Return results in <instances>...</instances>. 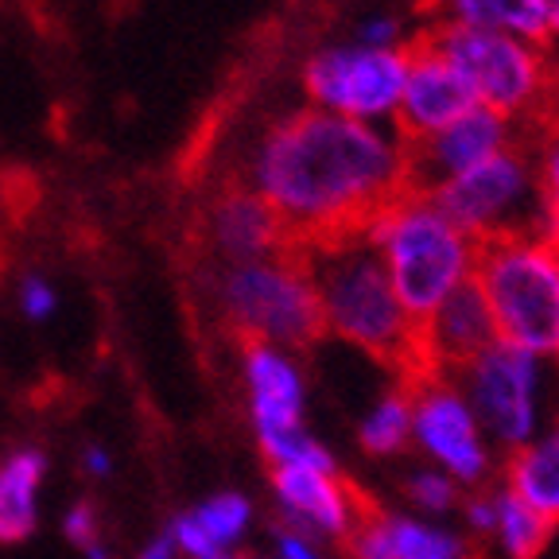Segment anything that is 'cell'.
<instances>
[{"instance_id":"obj_3","label":"cell","mask_w":559,"mask_h":559,"mask_svg":"<svg viewBox=\"0 0 559 559\" xmlns=\"http://www.w3.org/2000/svg\"><path fill=\"white\" fill-rule=\"evenodd\" d=\"M361 234L377 249L396 299L416 323H424L454 288L474 276L478 241L454 226L428 191L408 187L396 194Z\"/></svg>"},{"instance_id":"obj_1","label":"cell","mask_w":559,"mask_h":559,"mask_svg":"<svg viewBox=\"0 0 559 559\" xmlns=\"http://www.w3.org/2000/svg\"><path fill=\"white\" fill-rule=\"evenodd\" d=\"M245 187L272 206L292 245L361 234L408 191V144L396 129L299 109L272 121L245 159Z\"/></svg>"},{"instance_id":"obj_32","label":"cell","mask_w":559,"mask_h":559,"mask_svg":"<svg viewBox=\"0 0 559 559\" xmlns=\"http://www.w3.org/2000/svg\"><path fill=\"white\" fill-rule=\"evenodd\" d=\"M544 12H548V35H559V0H544Z\"/></svg>"},{"instance_id":"obj_17","label":"cell","mask_w":559,"mask_h":559,"mask_svg":"<svg viewBox=\"0 0 559 559\" xmlns=\"http://www.w3.org/2000/svg\"><path fill=\"white\" fill-rule=\"evenodd\" d=\"M249 524H253V501L226 489V493H214V498L183 509L167 528V540L179 559H214L234 551L249 533Z\"/></svg>"},{"instance_id":"obj_19","label":"cell","mask_w":559,"mask_h":559,"mask_svg":"<svg viewBox=\"0 0 559 559\" xmlns=\"http://www.w3.org/2000/svg\"><path fill=\"white\" fill-rule=\"evenodd\" d=\"M443 24L478 27V32H501L513 39L540 44L548 39V12L544 0H439Z\"/></svg>"},{"instance_id":"obj_14","label":"cell","mask_w":559,"mask_h":559,"mask_svg":"<svg viewBox=\"0 0 559 559\" xmlns=\"http://www.w3.org/2000/svg\"><path fill=\"white\" fill-rule=\"evenodd\" d=\"M493 342H498V331H493L489 307L474 280H466L463 288H454L451 296L419 323L424 361H428L431 373L443 377V381L451 373H466Z\"/></svg>"},{"instance_id":"obj_24","label":"cell","mask_w":559,"mask_h":559,"mask_svg":"<svg viewBox=\"0 0 559 559\" xmlns=\"http://www.w3.org/2000/svg\"><path fill=\"white\" fill-rule=\"evenodd\" d=\"M62 536H67L74 548L86 559H109V544H105V524L97 513L94 501H74V506L62 513Z\"/></svg>"},{"instance_id":"obj_27","label":"cell","mask_w":559,"mask_h":559,"mask_svg":"<svg viewBox=\"0 0 559 559\" xmlns=\"http://www.w3.org/2000/svg\"><path fill=\"white\" fill-rule=\"evenodd\" d=\"M272 556L276 559H326L319 540L299 533V528H292V524H276V528H272Z\"/></svg>"},{"instance_id":"obj_35","label":"cell","mask_w":559,"mask_h":559,"mask_svg":"<svg viewBox=\"0 0 559 559\" xmlns=\"http://www.w3.org/2000/svg\"><path fill=\"white\" fill-rule=\"evenodd\" d=\"M556 257H559V241H556Z\"/></svg>"},{"instance_id":"obj_6","label":"cell","mask_w":559,"mask_h":559,"mask_svg":"<svg viewBox=\"0 0 559 559\" xmlns=\"http://www.w3.org/2000/svg\"><path fill=\"white\" fill-rule=\"evenodd\" d=\"M424 44L463 79L471 102L481 109H493L516 124L548 109L551 67L540 44L454 24H439Z\"/></svg>"},{"instance_id":"obj_30","label":"cell","mask_w":559,"mask_h":559,"mask_svg":"<svg viewBox=\"0 0 559 559\" xmlns=\"http://www.w3.org/2000/svg\"><path fill=\"white\" fill-rule=\"evenodd\" d=\"M466 516L478 533H489V528H498V498H474L466 506Z\"/></svg>"},{"instance_id":"obj_8","label":"cell","mask_w":559,"mask_h":559,"mask_svg":"<svg viewBox=\"0 0 559 559\" xmlns=\"http://www.w3.org/2000/svg\"><path fill=\"white\" fill-rule=\"evenodd\" d=\"M404 74H408V47L377 51L346 39V44L319 47L307 59L304 94L307 105L319 114L393 129Z\"/></svg>"},{"instance_id":"obj_29","label":"cell","mask_w":559,"mask_h":559,"mask_svg":"<svg viewBox=\"0 0 559 559\" xmlns=\"http://www.w3.org/2000/svg\"><path fill=\"white\" fill-rule=\"evenodd\" d=\"M79 466H82V474H86V478L102 481V478H109V474H114V454H109V447H102V443H86V447H82V454H79Z\"/></svg>"},{"instance_id":"obj_10","label":"cell","mask_w":559,"mask_h":559,"mask_svg":"<svg viewBox=\"0 0 559 559\" xmlns=\"http://www.w3.org/2000/svg\"><path fill=\"white\" fill-rule=\"evenodd\" d=\"M272 498L280 506V524H292L314 540H346L369 493L338 471L311 466H272Z\"/></svg>"},{"instance_id":"obj_9","label":"cell","mask_w":559,"mask_h":559,"mask_svg":"<svg viewBox=\"0 0 559 559\" xmlns=\"http://www.w3.org/2000/svg\"><path fill=\"white\" fill-rule=\"evenodd\" d=\"M521 144V124L509 117L471 105L463 117H454L436 136L408 144V187L412 191H436L471 167L486 164L498 152Z\"/></svg>"},{"instance_id":"obj_4","label":"cell","mask_w":559,"mask_h":559,"mask_svg":"<svg viewBox=\"0 0 559 559\" xmlns=\"http://www.w3.org/2000/svg\"><path fill=\"white\" fill-rule=\"evenodd\" d=\"M471 280L486 299L498 342L533 358H559V257L548 234L478 241Z\"/></svg>"},{"instance_id":"obj_34","label":"cell","mask_w":559,"mask_h":559,"mask_svg":"<svg viewBox=\"0 0 559 559\" xmlns=\"http://www.w3.org/2000/svg\"><path fill=\"white\" fill-rule=\"evenodd\" d=\"M214 559H253V556H241V551H226V556H214Z\"/></svg>"},{"instance_id":"obj_7","label":"cell","mask_w":559,"mask_h":559,"mask_svg":"<svg viewBox=\"0 0 559 559\" xmlns=\"http://www.w3.org/2000/svg\"><path fill=\"white\" fill-rule=\"evenodd\" d=\"M436 206L474 241L506 234H544L536 159L524 144L498 152L451 183L428 191Z\"/></svg>"},{"instance_id":"obj_28","label":"cell","mask_w":559,"mask_h":559,"mask_svg":"<svg viewBox=\"0 0 559 559\" xmlns=\"http://www.w3.org/2000/svg\"><path fill=\"white\" fill-rule=\"evenodd\" d=\"M408 489H412V498H416L419 506L436 509V513H443V509L454 506V481L443 478V474H416Z\"/></svg>"},{"instance_id":"obj_5","label":"cell","mask_w":559,"mask_h":559,"mask_svg":"<svg viewBox=\"0 0 559 559\" xmlns=\"http://www.w3.org/2000/svg\"><path fill=\"white\" fill-rule=\"evenodd\" d=\"M214 304L241 342L299 354L326 338L314 280L299 249L253 264H226L214 280Z\"/></svg>"},{"instance_id":"obj_33","label":"cell","mask_w":559,"mask_h":559,"mask_svg":"<svg viewBox=\"0 0 559 559\" xmlns=\"http://www.w3.org/2000/svg\"><path fill=\"white\" fill-rule=\"evenodd\" d=\"M548 109L556 114V124H559V79H551V97H548Z\"/></svg>"},{"instance_id":"obj_15","label":"cell","mask_w":559,"mask_h":559,"mask_svg":"<svg viewBox=\"0 0 559 559\" xmlns=\"http://www.w3.org/2000/svg\"><path fill=\"white\" fill-rule=\"evenodd\" d=\"M241 381L257 439L304 428V369L299 358L264 342H241Z\"/></svg>"},{"instance_id":"obj_25","label":"cell","mask_w":559,"mask_h":559,"mask_svg":"<svg viewBox=\"0 0 559 559\" xmlns=\"http://www.w3.org/2000/svg\"><path fill=\"white\" fill-rule=\"evenodd\" d=\"M16 307L27 323H51L55 314H59V288L44 272H27L16 284Z\"/></svg>"},{"instance_id":"obj_18","label":"cell","mask_w":559,"mask_h":559,"mask_svg":"<svg viewBox=\"0 0 559 559\" xmlns=\"http://www.w3.org/2000/svg\"><path fill=\"white\" fill-rule=\"evenodd\" d=\"M47 481V454L16 447L0 459V544H20L39 524V493Z\"/></svg>"},{"instance_id":"obj_22","label":"cell","mask_w":559,"mask_h":559,"mask_svg":"<svg viewBox=\"0 0 559 559\" xmlns=\"http://www.w3.org/2000/svg\"><path fill=\"white\" fill-rule=\"evenodd\" d=\"M498 533L513 559H536L548 548L556 528L506 489V493H498Z\"/></svg>"},{"instance_id":"obj_12","label":"cell","mask_w":559,"mask_h":559,"mask_svg":"<svg viewBox=\"0 0 559 559\" xmlns=\"http://www.w3.org/2000/svg\"><path fill=\"white\" fill-rule=\"evenodd\" d=\"M206 245L226 264L269 261L296 249L284 229V222L272 214V206L245 183H234L210 202L206 210Z\"/></svg>"},{"instance_id":"obj_23","label":"cell","mask_w":559,"mask_h":559,"mask_svg":"<svg viewBox=\"0 0 559 559\" xmlns=\"http://www.w3.org/2000/svg\"><path fill=\"white\" fill-rule=\"evenodd\" d=\"M536 187H540V218L544 234L559 241V124L544 129L540 148H536Z\"/></svg>"},{"instance_id":"obj_31","label":"cell","mask_w":559,"mask_h":559,"mask_svg":"<svg viewBox=\"0 0 559 559\" xmlns=\"http://www.w3.org/2000/svg\"><path fill=\"white\" fill-rule=\"evenodd\" d=\"M132 559H179L175 556V548H171V540H167V533H159V536H152L144 548L136 551Z\"/></svg>"},{"instance_id":"obj_16","label":"cell","mask_w":559,"mask_h":559,"mask_svg":"<svg viewBox=\"0 0 559 559\" xmlns=\"http://www.w3.org/2000/svg\"><path fill=\"white\" fill-rule=\"evenodd\" d=\"M471 94H466L463 79L431 51L428 44L408 47V74H404L401 105H396V136L404 144L436 136L439 129L463 117L471 109Z\"/></svg>"},{"instance_id":"obj_2","label":"cell","mask_w":559,"mask_h":559,"mask_svg":"<svg viewBox=\"0 0 559 559\" xmlns=\"http://www.w3.org/2000/svg\"><path fill=\"white\" fill-rule=\"evenodd\" d=\"M299 253L314 280L326 334L358 346L361 354L393 369L396 389H404L408 396L443 381L424 361L419 323L396 299L393 280L384 272L377 249L366 241V234H342L299 245Z\"/></svg>"},{"instance_id":"obj_20","label":"cell","mask_w":559,"mask_h":559,"mask_svg":"<svg viewBox=\"0 0 559 559\" xmlns=\"http://www.w3.org/2000/svg\"><path fill=\"white\" fill-rule=\"evenodd\" d=\"M509 493L559 528V428L540 443H528L509 463Z\"/></svg>"},{"instance_id":"obj_13","label":"cell","mask_w":559,"mask_h":559,"mask_svg":"<svg viewBox=\"0 0 559 559\" xmlns=\"http://www.w3.org/2000/svg\"><path fill=\"white\" fill-rule=\"evenodd\" d=\"M412 436L454 478L463 481L486 478V447L478 439L474 412L466 408V401L447 381L428 384L424 393L412 396Z\"/></svg>"},{"instance_id":"obj_11","label":"cell","mask_w":559,"mask_h":559,"mask_svg":"<svg viewBox=\"0 0 559 559\" xmlns=\"http://www.w3.org/2000/svg\"><path fill=\"white\" fill-rule=\"evenodd\" d=\"M536 361L540 358L509 346V342H493V346L466 369L481 419H486L489 428H493V436L509 447H521L524 439H528V431H533Z\"/></svg>"},{"instance_id":"obj_21","label":"cell","mask_w":559,"mask_h":559,"mask_svg":"<svg viewBox=\"0 0 559 559\" xmlns=\"http://www.w3.org/2000/svg\"><path fill=\"white\" fill-rule=\"evenodd\" d=\"M358 439L366 447V454H377V459L404 451V443L412 439V396L404 389H393V393L361 419Z\"/></svg>"},{"instance_id":"obj_26","label":"cell","mask_w":559,"mask_h":559,"mask_svg":"<svg viewBox=\"0 0 559 559\" xmlns=\"http://www.w3.org/2000/svg\"><path fill=\"white\" fill-rule=\"evenodd\" d=\"M354 44L361 47H377V51H389V47H404L401 44V20L389 16V12H373L358 24L354 32Z\"/></svg>"}]
</instances>
